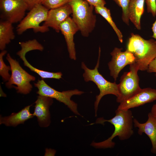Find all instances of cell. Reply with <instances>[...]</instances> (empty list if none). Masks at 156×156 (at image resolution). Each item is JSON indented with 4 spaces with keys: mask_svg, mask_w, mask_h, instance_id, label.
I'll list each match as a JSON object with an SVG mask.
<instances>
[{
    "mask_svg": "<svg viewBox=\"0 0 156 156\" xmlns=\"http://www.w3.org/2000/svg\"><path fill=\"white\" fill-rule=\"evenodd\" d=\"M115 115L109 120H105L103 118L97 119L94 123L104 125L105 122H108L114 127V131L111 135L103 141L96 142H92L91 145L96 148H113L115 144L112 141L116 136L119 140L123 141L129 139L133 135V116L132 112L128 110L116 109Z\"/></svg>",
    "mask_w": 156,
    "mask_h": 156,
    "instance_id": "1",
    "label": "cell"
},
{
    "mask_svg": "<svg viewBox=\"0 0 156 156\" xmlns=\"http://www.w3.org/2000/svg\"><path fill=\"white\" fill-rule=\"evenodd\" d=\"M126 50L134 56L135 62L139 70L146 71L150 63L156 58V41L153 39L145 40L138 34L132 33Z\"/></svg>",
    "mask_w": 156,
    "mask_h": 156,
    "instance_id": "2",
    "label": "cell"
},
{
    "mask_svg": "<svg viewBox=\"0 0 156 156\" xmlns=\"http://www.w3.org/2000/svg\"><path fill=\"white\" fill-rule=\"evenodd\" d=\"M72 18L85 37L89 36L96 25V16L93 13L94 7L85 0H70Z\"/></svg>",
    "mask_w": 156,
    "mask_h": 156,
    "instance_id": "3",
    "label": "cell"
},
{
    "mask_svg": "<svg viewBox=\"0 0 156 156\" xmlns=\"http://www.w3.org/2000/svg\"><path fill=\"white\" fill-rule=\"evenodd\" d=\"M100 54L101 49L99 47L98 60L94 69L88 68L83 62H82L81 66V68L84 70L83 77L84 80L86 82L91 81L94 82L100 91L99 94L96 96L94 102L95 116H97V112L100 101L104 96L111 94L117 97L119 95L118 84L115 82H111L106 80L99 72L98 68L99 65Z\"/></svg>",
    "mask_w": 156,
    "mask_h": 156,
    "instance_id": "4",
    "label": "cell"
},
{
    "mask_svg": "<svg viewBox=\"0 0 156 156\" xmlns=\"http://www.w3.org/2000/svg\"><path fill=\"white\" fill-rule=\"evenodd\" d=\"M6 59L10 64L12 73L10 79L5 83L6 87L14 88L18 93L25 94L29 93L32 88L30 82L35 80V77L23 69L9 53L7 54Z\"/></svg>",
    "mask_w": 156,
    "mask_h": 156,
    "instance_id": "5",
    "label": "cell"
},
{
    "mask_svg": "<svg viewBox=\"0 0 156 156\" xmlns=\"http://www.w3.org/2000/svg\"><path fill=\"white\" fill-rule=\"evenodd\" d=\"M49 10L42 4L33 7L19 23L16 31L21 35L28 29H32L35 33H44L49 30V28L40 25L47 19Z\"/></svg>",
    "mask_w": 156,
    "mask_h": 156,
    "instance_id": "6",
    "label": "cell"
},
{
    "mask_svg": "<svg viewBox=\"0 0 156 156\" xmlns=\"http://www.w3.org/2000/svg\"><path fill=\"white\" fill-rule=\"evenodd\" d=\"M138 65L135 63L130 65L129 71L124 73L118 84L119 95L116 101L120 103L137 94L142 89L139 84Z\"/></svg>",
    "mask_w": 156,
    "mask_h": 156,
    "instance_id": "7",
    "label": "cell"
},
{
    "mask_svg": "<svg viewBox=\"0 0 156 156\" xmlns=\"http://www.w3.org/2000/svg\"><path fill=\"white\" fill-rule=\"evenodd\" d=\"M34 85L38 89L37 93L39 95L54 98L64 103L74 114L80 115L77 110V104L71 98L74 95H81L83 92L77 89L59 92L49 86L43 79L38 80Z\"/></svg>",
    "mask_w": 156,
    "mask_h": 156,
    "instance_id": "8",
    "label": "cell"
},
{
    "mask_svg": "<svg viewBox=\"0 0 156 156\" xmlns=\"http://www.w3.org/2000/svg\"><path fill=\"white\" fill-rule=\"evenodd\" d=\"M25 0H0V18L12 24L20 22L25 16Z\"/></svg>",
    "mask_w": 156,
    "mask_h": 156,
    "instance_id": "9",
    "label": "cell"
},
{
    "mask_svg": "<svg viewBox=\"0 0 156 156\" xmlns=\"http://www.w3.org/2000/svg\"><path fill=\"white\" fill-rule=\"evenodd\" d=\"M19 44L21 49L17 52V54L23 61L25 66L29 68L31 71L37 73L42 79H60L62 78V74L61 72H50L40 70L32 66L26 60L25 55L27 52L34 50L42 51L44 49L43 46L36 39H33L25 42H20Z\"/></svg>",
    "mask_w": 156,
    "mask_h": 156,
    "instance_id": "10",
    "label": "cell"
},
{
    "mask_svg": "<svg viewBox=\"0 0 156 156\" xmlns=\"http://www.w3.org/2000/svg\"><path fill=\"white\" fill-rule=\"evenodd\" d=\"M122 48L115 47L110 53L111 60L108 65L111 76L116 81L118 75L123 68L127 65L134 63L135 58L133 54L126 50L122 51Z\"/></svg>",
    "mask_w": 156,
    "mask_h": 156,
    "instance_id": "11",
    "label": "cell"
},
{
    "mask_svg": "<svg viewBox=\"0 0 156 156\" xmlns=\"http://www.w3.org/2000/svg\"><path fill=\"white\" fill-rule=\"evenodd\" d=\"M156 100V89L151 88L142 89L137 94L120 103L117 109L128 110Z\"/></svg>",
    "mask_w": 156,
    "mask_h": 156,
    "instance_id": "12",
    "label": "cell"
},
{
    "mask_svg": "<svg viewBox=\"0 0 156 156\" xmlns=\"http://www.w3.org/2000/svg\"><path fill=\"white\" fill-rule=\"evenodd\" d=\"M71 7L69 3L59 7L49 10L46 21L42 25L51 27L57 32L60 31V24L72 14Z\"/></svg>",
    "mask_w": 156,
    "mask_h": 156,
    "instance_id": "13",
    "label": "cell"
},
{
    "mask_svg": "<svg viewBox=\"0 0 156 156\" xmlns=\"http://www.w3.org/2000/svg\"><path fill=\"white\" fill-rule=\"evenodd\" d=\"M53 103V98L41 95L38 96L33 114L37 117L38 124L41 127H47L50 124L49 108Z\"/></svg>",
    "mask_w": 156,
    "mask_h": 156,
    "instance_id": "14",
    "label": "cell"
},
{
    "mask_svg": "<svg viewBox=\"0 0 156 156\" xmlns=\"http://www.w3.org/2000/svg\"><path fill=\"white\" fill-rule=\"evenodd\" d=\"M60 29L65 38L69 57L71 59L76 60L74 36L79 31L78 27L72 18L69 17L60 24Z\"/></svg>",
    "mask_w": 156,
    "mask_h": 156,
    "instance_id": "15",
    "label": "cell"
},
{
    "mask_svg": "<svg viewBox=\"0 0 156 156\" xmlns=\"http://www.w3.org/2000/svg\"><path fill=\"white\" fill-rule=\"evenodd\" d=\"M148 116L147 120L143 123H140L137 119L134 118L133 126L138 128L139 135H141L144 133L148 137L152 144L151 152L156 154V119L150 112L148 113Z\"/></svg>",
    "mask_w": 156,
    "mask_h": 156,
    "instance_id": "16",
    "label": "cell"
},
{
    "mask_svg": "<svg viewBox=\"0 0 156 156\" xmlns=\"http://www.w3.org/2000/svg\"><path fill=\"white\" fill-rule=\"evenodd\" d=\"M31 105H28L16 113H12L8 116H0V124H3L7 126L16 127L19 124H23L28 120L34 116L30 111Z\"/></svg>",
    "mask_w": 156,
    "mask_h": 156,
    "instance_id": "17",
    "label": "cell"
},
{
    "mask_svg": "<svg viewBox=\"0 0 156 156\" xmlns=\"http://www.w3.org/2000/svg\"><path fill=\"white\" fill-rule=\"evenodd\" d=\"M145 0H131L128 8L129 20L138 30L141 27L140 20L144 11Z\"/></svg>",
    "mask_w": 156,
    "mask_h": 156,
    "instance_id": "18",
    "label": "cell"
},
{
    "mask_svg": "<svg viewBox=\"0 0 156 156\" xmlns=\"http://www.w3.org/2000/svg\"><path fill=\"white\" fill-rule=\"evenodd\" d=\"M12 24L7 21H0V49L1 51L4 50L6 45L15 38Z\"/></svg>",
    "mask_w": 156,
    "mask_h": 156,
    "instance_id": "19",
    "label": "cell"
},
{
    "mask_svg": "<svg viewBox=\"0 0 156 156\" xmlns=\"http://www.w3.org/2000/svg\"><path fill=\"white\" fill-rule=\"evenodd\" d=\"M94 9L96 13L101 15L109 23L116 34L119 41L122 43L123 42L122 34L113 21L110 10L105 6H96Z\"/></svg>",
    "mask_w": 156,
    "mask_h": 156,
    "instance_id": "20",
    "label": "cell"
},
{
    "mask_svg": "<svg viewBox=\"0 0 156 156\" xmlns=\"http://www.w3.org/2000/svg\"><path fill=\"white\" fill-rule=\"evenodd\" d=\"M7 52V51L4 50L0 53V75L5 81H8L11 76L9 73V70H11L10 66H7L3 60V57Z\"/></svg>",
    "mask_w": 156,
    "mask_h": 156,
    "instance_id": "21",
    "label": "cell"
},
{
    "mask_svg": "<svg viewBox=\"0 0 156 156\" xmlns=\"http://www.w3.org/2000/svg\"><path fill=\"white\" fill-rule=\"evenodd\" d=\"M113 0L122 8V20L127 25H129V20L128 16V8L131 0Z\"/></svg>",
    "mask_w": 156,
    "mask_h": 156,
    "instance_id": "22",
    "label": "cell"
},
{
    "mask_svg": "<svg viewBox=\"0 0 156 156\" xmlns=\"http://www.w3.org/2000/svg\"><path fill=\"white\" fill-rule=\"evenodd\" d=\"M70 0H44L42 4L49 10L57 8L67 3Z\"/></svg>",
    "mask_w": 156,
    "mask_h": 156,
    "instance_id": "23",
    "label": "cell"
},
{
    "mask_svg": "<svg viewBox=\"0 0 156 156\" xmlns=\"http://www.w3.org/2000/svg\"><path fill=\"white\" fill-rule=\"evenodd\" d=\"M148 13H151L153 17L156 16V0H145Z\"/></svg>",
    "mask_w": 156,
    "mask_h": 156,
    "instance_id": "24",
    "label": "cell"
},
{
    "mask_svg": "<svg viewBox=\"0 0 156 156\" xmlns=\"http://www.w3.org/2000/svg\"><path fill=\"white\" fill-rule=\"evenodd\" d=\"M44 0H25L27 6V10H30L36 5L41 4Z\"/></svg>",
    "mask_w": 156,
    "mask_h": 156,
    "instance_id": "25",
    "label": "cell"
},
{
    "mask_svg": "<svg viewBox=\"0 0 156 156\" xmlns=\"http://www.w3.org/2000/svg\"><path fill=\"white\" fill-rule=\"evenodd\" d=\"M94 6H105L106 2L105 0H85Z\"/></svg>",
    "mask_w": 156,
    "mask_h": 156,
    "instance_id": "26",
    "label": "cell"
},
{
    "mask_svg": "<svg viewBox=\"0 0 156 156\" xmlns=\"http://www.w3.org/2000/svg\"><path fill=\"white\" fill-rule=\"evenodd\" d=\"M146 71L148 73H155L156 77V58L150 63Z\"/></svg>",
    "mask_w": 156,
    "mask_h": 156,
    "instance_id": "27",
    "label": "cell"
},
{
    "mask_svg": "<svg viewBox=\"0 0 156 156\" xmlns=\"http://www.w3.org/2000/svg\"><path fill=\"white\" fill-rule=\"evenodd\" d=\"M152 29L153 32V35L152 37L154 38L156 41V20L152 25Z\"/></svg>",
    "mask_w": 156,
    "mask_h": 156,
    "instance_id": "28",
    "label": "cell"
},
{
    "mask_svg": "<svg viewBox=\"0 0 156 156\" xmlns=\"http://www.w3.org/2000/svg\"><path fill=\"white\" fill-rule=\"evenodd\" d=\"M150 112L153 116L156 119V104L153 105Z\"/></svg>",
    "mask_w": 156,
    "mask_h": 156,
    "instance_id": "29",
    "label": "cell"
}]
</instances>
